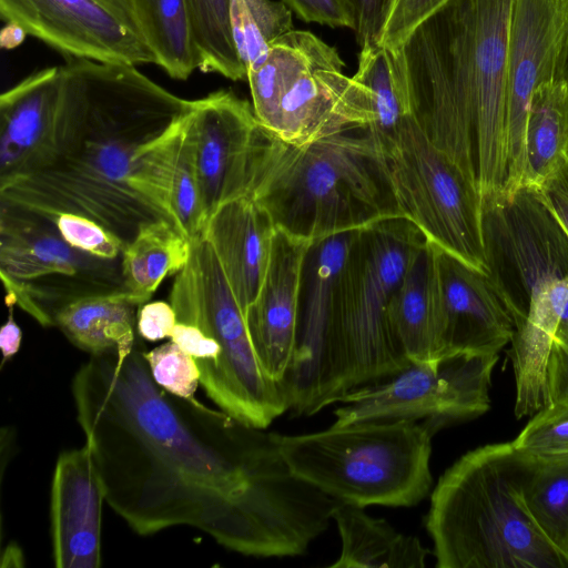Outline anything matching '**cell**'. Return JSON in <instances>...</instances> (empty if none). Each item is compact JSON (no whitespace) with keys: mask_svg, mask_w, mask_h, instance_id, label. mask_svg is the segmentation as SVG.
<instances>
[{"mask_svg":"<svg viewBox=\"0 0 568 568\" xmlns=\"http://www.w3.org/2000/svg\"><path fill=\"white\" fill-rule=\"evenodd\" d=\"M480 195L485 272L515 325L507 356L521 418L545 405L549 354L568 312V230L539 186Z\"/></svg>","mask_w":568,"mask_h":568,"instance_id":"cell-4","label":"cell"},{"mask_svg":"<svg viewBox=\"0 0 568 568\" xmlns=\"http://www.w3.org/2000/svg\"><path fill=\"white\" fill-rule=\"evenodd\" d=\"M498 354L457 353L409 363L395 375L345 394L333 426L373 420L425 422L436 433L490 407L489 387Z\"/></svg>","mask_w":568,"mask_h":568,"instance_id":"cell-12","label":"cell"},{"mask_svg":"<svg viewBox=\"0 0 568 568\" xmlns=\"http://www.w3.org/2000/svg\"><path fill=\"white\" fill-rule=\"evenodd\" d=\"M356 231L315 241L306 256L296 344L282 382L287 410L312 416L326 407L325 357L333 294Z\"/></svg>","mask_w":568,"mask_h":568,"instance_id":"cell-17","label":"cell"},{"mask_svg":"<svg viewBox=\"0 0 568 568\" xmlns=\"http://www.w3.org/2000/svg\"><path fill=\"white\" fill-rule=\"evenodd\" d=\"M377 145L402 216L429 243L485 271L476 182L427 138L415 116Z\"/></svg>","mask_w":568,"mask_h":568,"instance_id":"cell-11","label":"cell"},{"mask_svg":"<svg viewBox=\"0 0 568 568\" xmlns=\"http://www.w3.org/2000/svg\"><path fill=\"white\" fill-rule=\"evenodd\" d=\"M187 120L174 173L172 204L183 233L192 240L203 232L205 220L194 145L187 132Z\"/></svg>","mask_w":568,"mask_h":568,"instance_id":"cell-35","label":"cell"},{"mask_svg":"<svg viewBox=\"0 0 568 568\" xmlns=\"http://www.w3.org/2000/svg\"><path fill=\"white\" fill-rule=\"evenodd\" d=\"M332 518L341 554L329 568H423L432 554L417 537L369 516L364 507L338 503Z\"/></svg>","mask_w":568,"mask_h":568,"instance_id":"cell-24","label":"cell"},{"mask_svg":"<svg viewBox=\"0 0 568 568\" xmlns=\"http://www.w3.org/2000/svg\"><path fill=\"white\" fill-rule=\"evenodd\" d=\"M313 243L276 227L266 274L245 315L260 364L281 386L295 349L303 272Z\"/></svg>","mask_w":568,"mask_h":568,"instance_id":"cell-19","label":"cell"},{"mask_svg":"<svg viewBox=\"0 0 568 568\" xmlns=\"http://www.w3.org/2000/svg\"><path fill=\"white\" fill-rule=\"evenodd\" d=\"M52 219L62 236L73 246L103 258H122L126 245L98 222L73 213H62Z\"/></svg>","mask_w":568,"mask_h":568,"instance_id":"cell-37","label":"cell"},{"mask_svg":"<svg viewBox=\"0 0 568 568\" xmlns=\"http://www.w3.org/2000/svg\"><path fill=\"white\" fill-rule=\"evenodd\" d=\"M0 17L65 59L156 64L133 0H0Z\"/></svg>","mask_w":568,"mask_h":568,"instance_id":"cell-14","label":"cell"},{"mask_svg":"<svg viewBox=\"0 0 568 568\" xmlns=\"http://www.w3.org/2000/svg\"><path fill=\"white\" fill-rule=\"evenodd\" d=\"M334 47L320 41L305 68L283 93L271 132L284 143L306 145L373 121L371 94Z\"/></svg>","mask_w":568,"mask_h":568,"instance_id":"cell-16","label":"cell"},{"mask_svg":"<svg viewBox=\"0 0 568 568\" xmlns=\"http://www.w3.org/2000/svg\"><path fill=\"white\" fill-rule=\"evenodd\" d=\"M513 0H449L399 48L413 114L480 194L507 182Z\"/></svg>","mask_w":568,"mask_h":568,"instance_id":"cell-3","label":"cell"},{"mask_svg":"<svg viewBox=\"0 0 568 568\" xmlns=\"http://www.w3.org/2000/svg\"><path fill=\"white\" fill-rule=\"evenodd\" d=\"M354 78L371 94L373 121L365 130L377 144H384L414 118L400 50L379 43L361 47Z\"/></svg>","mask_w":568,"mask_h":568,"instance_id":"cell-27","label":"cell"},{"mask_svg":"<svg viewBox=\"0 0 568 568\" xmlns=\"http://www.w3.org/2000/svg\"><path fill=\"white\" fill-rule=\"evenodd\" d=\"M568 0H513L507 49V182L521 184L525 132L532 92L564 80Z\"/></svg>","mask_w":568,"mask_h":568,"instance_id":"cell-15","label":"cell"},{"mask_svg":"<svg viewBox=\"0 0 568 568\" xmlns=\"http://www.w3.org/2000/svg\"><path fill=\"white\" fill-rule=\"evenodd\" d=\"M426 242L404 216L387 217L355 232L333 294L325 357L326 407L409 365L392 329L388 310Z\"/></svg>","mask_w":568,"mask_h":568,"instance_id":"cell-6","label":"cell"},{"mask_svg":"<svg viewBox=\"0 0 568 568\" xmlns=\"http://www.w3.org/2000/svg\"><path fill=\"white\" fill-rule=\"evenodd\" d=\"M71 393L105 501L140 536L187 526L253 557L307 551L338 500L300 478L274 433L153 379L136 339L91 356Z\"/></svg>","mask_w":568,"mask_h":568,"instance_id":"cell-1","label":"cell"},{"mask_svg":"<svg viewBox=\"0 0 568 568\" xmlns=\"http://www.w3.org/2000/svg\"><path fill=\"white\" fill-rule=\"evenodd\" d=\"M525 456L511 444L467 452L439 477L425 527L438 568H568L521 497Z\"/></svg>","mask_w":568,"mask_h":568,"instance_id":"cell-5","label":"cell"},{"mask_svg":"<svg viewBox=\"0 0 568 568\" xmlns=\"http://www.w3.org/2000/svg\"><path fill=\"white\" fill-rule=\"evenodd\" d=\"M449 0H393L379 44L399 49L413 31Z\"/></svg>","mask_w":568,"mask_h":568,"instance_id":"cell-38","label":"cell"},{"mask_svg":"<svg viewBox=\"0 0 568 568\" xmlns=\"http://www.w3.org/2000/svg\"><path fill=\"white\" fill-rule=\"evenodd\" d=\"M121 260L70 244L54 220L0 204V274L7 306L18 305L41 326H54L70 303L125 290Z\"/></svg>","mask_w":568,"mask_h":568,"instance_id":"cell-10","label":"cell"},{"mask_svg":"<svg viewBox=\"0 0 568 568\" xmlns=\"http://www.w3.org/2000/svg\"><path fill=\"white\" fill-rule=\"evenodd\" d=\"M230 18L246 72L262 62L274 41L293 30L292 11L281 0H231Z\"/></svg>","mask_w":568,"mask_h":568,"instance_id":"cell-33","label":"cell"},{"mask_svg":"<svg viewBox=\"0 0 568 568\" xmlns=\"http://www.w3.org/2000/svg\"><path fill=\"white\" fill-rule=\"evenodd\" d=\"M103 487L90 449L61 453L50 495L52 557L58 568L101 566Z\"/></svg>","mask_w":568,"mask_h":568,"instance_id":"cell-20","label":"cell"},{"mask_svg":"<svg viewBox=\"0 0 568 568\" xmlns=\"http://www.w3.org/2000/svg\"><path fill=\"white\" fill-rule=\"evenodd\" d=\"M567 158L568 84L555 80L536 88L530 98L521 184L540 186Z\"/></svg>","mask_w":568,"mask_h":568,"instance_id":"cell-26","label":"cell"},{"mask_svg":"<svg viewBox=\"0 0 568 568\" xmlns=\"http://www.w3.org/2000/svg\"><path fill=\"white\" fill-rule=\"evenodd\" d=\"M187 132L206 224L223 204L254 196L281 140L260 123L252 104L224 89L193 100Z\"/></svg>","mask_w":568,"mask_h":568,"instance_id":"cell-13","label":"cell"},{"mask_svg":"<svg viewBox=\"0 0 568 568\" xmlns=\"http://www.w3.org/2000/svg\"><path fill=\"white\" fill-rule=\"evenodd\" d=\"M355 17V38L359 47L379 43L393 0H348Z\"/></svg>","mask_w":568,"mask_h":568,"instance_id":"cell-40","label":"cell"},{"mask_svg":"<svg viewBox=\"0 0 568 568\" xmlns=\"http://www.w3.org/2000/svg\"><path fill=\"white\" fill-rule=\"evenodd\" d=\"M190 253V240L170 222L142 225L122 254L125 290L146 303L168 275L185 266Z\"/></svg>","mask_w":568,"mask_h":568,"instance_id":"cell-28","label":"cell"},{"mask_svg":"<svg viewBox=\"0 0 568 568\" xmlns=\"http://www.w3.org/2000/svg\"><path fill=\"white\" fill-rule=\"evenodd\" d=\"M60 67L32 72L0 97V184L16 176L48 138L55 118Z\"/></svg>","mask_w":568,"mask_h":568,"instance_id":"cell-22","label":"cell"},{"mask_svg":"<svg viewBox=\"0 0 568 568\" xmlns=\"http://www.w3.org/2000/svg\"><path fill=\"white\" fill-rule=\"evenodd\" d=\"M191 253L176 274L169 303L178 322L200 328L219 346L216 362L200 384L222 410L258 428L287 412L282 386L267 376L254 351L245 315L209 240H190Z\"/></svg>","mask_w":568,"mask_h":568,"instance_id":"cell-9","label":"cell"},{"mask_svg":"<svg viewBox=\"0 0 568 568\" xmlns=\"http://www.w3.org/2000/svg\"><path fill=\"white\" fill-rule=\"evenodd\" d=\"M554 402H568V341L554 342L549 354L545 405Z\"/></svg>","mask_w":568,"mask_h":568,"instance_id":"cell-42","label":"cell"},{"mask_svg":"<svg viewBox=\"0 0 568 568\" xmlns=\"http://www.w3.org/2000/svg\"><path fill=\"white\" fill-rule=\"evenodd\" d=\"M23 564H24V560H23V555H22L20 547L14 542L9 544L7 546V548L3 550L1 566L2 567H7V566L20 567V566H23Z\"/></svg>","mask_w":568,"mask_h":568,"instance_id":"cell-45","label":"cell"},{"mask_svg":"<svg viewBox=\"0 0 568 568\" xmlns=\"http://www.w3.org/2000/svg\"><path fill=\"white\" fill-rule=\"evenodd\" d=\"M143 37L156 65L174 80H187L199 60L185 0H133Z\"/></svg>","mask_w":568,"mask_h":568,"instance_id":"cell-29","label":"cell"},{"mask_svg":"<svg viewBox=\"0 0 568 568\" xmlns=\"http://www.w3.org/2000/svg\"><path fill=\"white\" fill-rule=\"evenodd\" d=\"M524 456L525 506L546 538L568 557V458Z\"/></svg>","mask_w":568,"mask_h":568,"instance_id":"cell-31","label":"cell"},{"mask_svg":"<svg viewBox=\"0 0 568 568\" xmlns=\"http://www.w3.org/2000/svg\"><path fill=\"white\" fill-rule=\"evenodd\" d=\"M193 39L203 72L221 74L233 81L247 79L232 34L231 0H185Z\"/></svg>","mask_w":568,"mask_h":568,"instance_id":"cell-32","label":"cell"},{"mask_svg":"<svg viewBox=\"0 0 568 568\" xmlns=\"http://www.w3.org/2000/svg\"><path fill=\"white\" fill-rule=\"evenodd\" d=\"M304 22L331 28H355V17L348 0H281Z\"/></svg>","mask_w":568,"mask_h":568,"instance_id":"cell-39","label":"cell"},{"mask_svg":"<svg viewBox=\"0 0 568 568\" xmlns=\"http://www.w3.org/2000/svg\"><path fill=\"white\" fill-rule=\"evenodd\" d=\"M9 307L7 322L0 329L1 366L9 362L20 349L22 332L13 318V306Z\"/></svg>","mask_w":568,"mask_h":568,"instance_id":"cell-44","label":"cell"},{"mask_svg":"<svg viewBox=\"0 0 568 568\" xmlns=\"http://www.w3.org/2000/svg\"><path fill=\"white\" fill-rule=\"evenodd\" d=\"M151 375L168 393L193 397L201 381L195 359L173 341L144 352Z\"/></svg>","mask_w":568,"mask_h":568,"instance_id":"cell-36","label":"cell"},{"mask_svg":"<svg viewBox=\"0 0 568 568\" xmlns=\"http://www.w3.org/2000/svg\"><path fill=\"white\" fill-rule=\"evenodd\" d=\"M144 303L126 290L88 296L63 307L54 326L91 356L126 352L135 345L138 311Z\"/></svg>","mask_w":568,"mask_h":568,"instance_id":"cell-25","label":"cell"},{"mask_svg":"<svg viewBox=\"0 0 568 568\" xmlns=\"http://www.w3.org/2000/svg\"><path fill=\"white\" fill-rule=\"evenodd\" d=\"M320 41L310 31L293 29L274 41L262 62L247 72L254 113L268 131L283 93L305 68Z\"/></svg>","mask_w":568,"mask_h":568,"instance_id":"cell-30","label":"cell"},{"mask_svg":"<svg viewBox=\"0 0 568 568\" xmlns=\"http://www.w3.org/2000/svg\"><path fill=\"white\" fill-rule=\"evenodd\" d=\"M275 230L266 209L254 197L244 196L220 206L201 233L212 244L244 315L266 274Z\"/></svg>","mask_w":568,"mask_h":568,"instance_id":"cell-21","label":"cell"},{"mask_svg":"<svg viewBox=\"0 0 568 568\" xmlns=\"http://www.w3.org/2000/svg\"><path fill=\"white\" fill-rule=\"evenodd\" d=\"M253 197L276 227L314 242L402 216L365 129L301 146L281 140Z\"/></svg>","mask_w":568,"mask_h":568,"instance_id":"cell-7","label":"cell"},{"mask_svg":"<svg viewBox=\"0 0 568 568\" xmlns=\"http://www.w3.org/2000/svg\"><path fill=\"white\" fill-rule=\"evenodd\" d=\"M176 323V314L170 303L163 301L146 302L139 307L136 331L143 339L156 342L166 337L170 338Z\"/></svg>","mask_w":568,"mask_h":568,"instance_id":"cell-41","label":"cell"},{"mask_svg":"<svg viewBox=\"0 0 568 568\" xmlns=\"http://www.w3.org/2000/svg\"><path fill=\"white\" fill-rule=\"evenodd\" d=\"M435 434L425 422L373 420L274 438L294 474L339 503L412 507L433 486Z\"/></svg>","mask_w":568,"mask_h":568,"instance_id":"cell-8","label":"cell"},{"mask_svg":"<svg viewBox=\"0 0 568 568\" xmlns=\"http://www.w3.org/2000/svg\"><path fill=\"white\" fill-rule=\"evenodd\" d=\"M564 80L568 84V50H567V57L565 62V69H564Z\"/></svg>","mask_w":568,"mask_h":568,"instance_id":"cell-46","label":"cell"},{"mask_svg":"<svg viewBox=\"0 0 568 568\" xmlns=\"http://www.w3.org/2000/svg\"><path fill=\"white\" fill-rule=\"evenodd\" d=\"M539 187L549 206L568 230V158Z\"/></svg>","mask_w":568,"mask_h":568,"instance_id":"cell-43","label":"cell"},{"mask_svg":"<svg viewBox=\"0 0 568 568\" xmlns=\"http://www.w3.org/2000/svg\"><path fill=\"white\" fill-rule=\"evenodd\" d=\"M434 255L442 357L498 354L510 343L515 325L487 273L436 245Z\"/></svg>","mask_w":568,"mask_h":568,"instance_id":"cell-18","label":"cell"},{"mask_svg":"<svg viewBox=\"0 0 568 568\" xmlns=\"http://www.w3.org/2000/svg\"><path fill=\"white\" fill-rule=\"evenodd\" d=\"M388 317L394 335L410 363L442 357L434 245L428 241L394 293Z\"/></svg>","mask_w":568,"mask_h":568,"instance_id":"cell-23","label":"cell"},{"mask_svg":"<svg viewBox=\"0 0 568 568\" xmlns=\"http://www.w3.org/2000/svg\"><path fill=\"white\" fill-rule=\"evenodd\" d=\"M511 444L530 458H568V402L542 406Z\"/></svg>","mask_w":568,"mask_h":568,"instance_id":"cell-34","label":"cell"},{"mask_svg":"<svg viewBox=\"0 0 568 568\" xmlns=\"http://www.w3.org/2000/svg\"><path fill=\"white\" fill-rule=\"evenodd\" d=\"M193 108L136 65L67 59L52 129L0 204L98 222L128 245L140 227L165 221L133 184L138 153Z\"/></svg>","mask_w":568,"mask_h":568,"instance_id":"cell-2","label":"cell"}]
</instances>
